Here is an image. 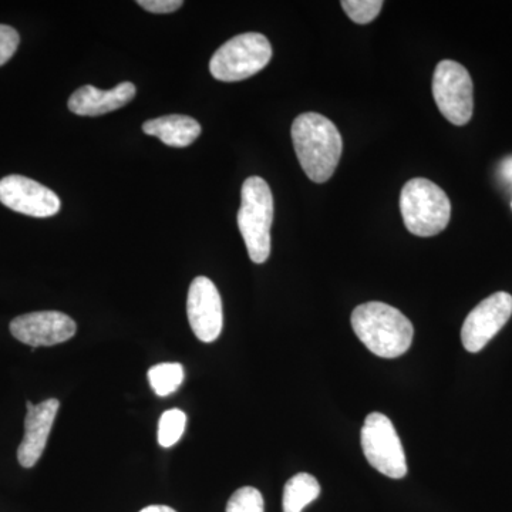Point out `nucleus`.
Returning a JSON list of instances; mask_svg holds the SVG:
<instances>
[{
    "label": "nucleus",
    "mask_w": 512,
    "mask_h": 512,
    "mask_svg": "<svg viewBox=\"0 0 512 512\" xmlns=\"http://www.w3.org/2000/svg\"><path fill=\"white\" fill-rule=\"evenodd\" d=\"M292 141L296 157L313 183L330 180L343 151L338 127L322 114H301L293 121Z\"/></svg>",
    "instance_id": "obj_1"
},
{
    "label": "nucleus",
    "mask_w": 512,
    "mask_h": 512,
    "mask_svg": "<svg viewBox=\"0 0 512 512\" xmlns=\"http://www.w3.org/2000/svg\"><path fill=\"white\" fill-rule=\"evenodd\" d=\"M350 320L360 342L383 359H396L412 346V322L387 303H363L353 311Z\"/></svg>",
    "instance_id": "obj_2"
},
{
    "label": "nucleus",
    "mask_w": 512,
    "mask_h": 512,
    "mask_svg": "<svg viewBox=\"0 0 512 512\" xmlns=\"http://www.w3.org/2000/svg\"><path fill=\"white\" fill-rule=\"evenodd\" d=\"M274 222V197L261 177H249L242 185L238 228L255 264H264L271 255V228Z\"/></svg>",
    "instance_id": "obj_3"
},
{
    "label": "nucleus",
    "mask_w": 512,
    "mask_h": 512,
    "mask_svg": "<svg viewBox=\"0 0 512 512\" xmlns=\"http://www.w3.org/2000/svg\"><path fill=\"white\" fill-rule=\"evenodd\" d=\"M400 210L410 234L429 238L447 228L451 204L446 192L426 178H413L404 185Z\"/></svg>",
    "instance_id": "obj_4"
},
{
    "label": "nucleus",
    "mask_w": 512,
    "mask_h": 512,
    "mask_svg": "<svg viewBox=\"0 0 512 512\" xmlns=\"http://www.w3.org/2000/svg\"><path fill=\"white\" fill-rule=\"evenodd\" d=\"M272 46L261 33H242L232 37L214 53L210 72L220 82L248 79L271 62Z\"/></svg>",
    "instance_id": "obj_5"
},
{
    "label": "nucleus",
    "mask_w": 512,
    "mask_h": 512,
    "mask_svg": "<svg viewBox=\"0 0 512 512\" xmlns=\"http://www.w3.org/2000/svg\"><path fill=\"white\" fill-rule=\"evenodd\" d=\"M360 439L370 466L393 480L406 477V454L389 417L382 413H370L363 424Z\"/></svg>",
    "instance_id": "obj_6"
},
{
    "label": "nucleus",
    "mask_w": 512,
    "mask_h": 512,
    "mask_svg": "<svg viewBox=\"0 0 512 512\" xmlns=\"http://www.w3.org/2000/svg\"><path fill=\"white\" fill-rule=\"evenodd\" d=\"M433 97L440 113L454 126H466L473 117L474 86L466 67L453 60L437 64Z\"/></svg>",
    "instance_id": "obj_7"
},
{
    "label": "nucleus",
    "mask_w": 512,
    "mask_h": 512,
    "mask_svg": "<svg viewBox=\"0 0 512 512\" xmlns=\"http://www.w3.org/2000/svg\"><path fill=\"white\" fill-rule=\"evenodd\" d=\"M512 315V296L497 292L488 296L468 313L461 329V342L470 353L481 352L487 343L504 328Z\"/></svg>",
    "instance_id": "obj_8"
},
{
    "label": "nucleus",
    "mask_w": 512,
    "mask_h": 512,
    "mask_svg": "<svg viewBox=\"0 0 512 512\" xmlns=\"http://www.w3.org/2000/svg\"><path fill=\"white\" fill-rule=\"evenodd\" d=\"M0 202L9 210L35 218L53 217L62 205L56 192L23 175L0 180Z\"/></svg>",
    "instance_id": "obj_9"
},
{
    "label": "nucleus",
    "mask_w": 512,
    "mask_h": 512,
    "mask_svg": "<svg viewBox=\"0 0 512 512\" xmlns=\"http://www.w3.org/2000/svg\"><path fill=\"white\" fill-rule=\"evenodd\" d=\"M187 315L192 332L201 342L211 343L220 338L224 313L220 292L211 279L198 276L192 281L188 291Z\"/></svg>",
    "instance_id": "obj_10"
},
{
    "label": "nucleus",
    "mask_w": 512,
    "mask_h": 512,
    "mask_svg": "<svg viewBox=\"0 0 512 512\" xmlns=\"http://www.w3.org/2000/svg\"><path fill=\"white\" fill-rule=\"evenodd\" d=\"M76 330L70 316L55 311L26 313L10 322L13 338L32 348L60 345L72 339Z\"/></svg>",
    "instance_id": "obj_11"
},
{
    "label": "nucleus",
    "mask_w": 512,
    "mask_h": 512,
    "mask_svg": "<svg viewBox=\"0 0 512 512\" xmlns=\"http://www.w3.org/2000/svg\"><path fill=\"white\" fill-rule=\"evenodd\" d=\"M26 407L25 436L18 448V460L20 466L32 468L45 451L60 403L57 399H47L40 404L28 402Z\"/></svg>",
    "instance_id": "obj_12"
},
{
    "label": "nucleus",
    "mask_w": 512,
    "mask_h": 512,
    "mask_svg": "<svg viewBox=\"0 0 512 512\" xmlns=\"http://www.w3.org/2000/svg\"><path fill=\"white\" fill-rule=\"evenodd\" d=\"M133 83L124 82L111 90H100L94 86H83L69 99V109L77 116L97 117L126 106L136 97Z\"/></svg>",
    "instance_id": "obj_13"
},
{
    "label": "nucleus",
    "mask_w": 512,
    "mask_h": 512,
    "mask_svg": "<svg viewBox=\"0 0 512 512\" xmlns=\"http://www.w3.org/2000/svg\"><path fill=\"white\" fill-rule=\"evenodd\" d=\"M143 131L163 141L165 146L181 148L191 146L200 137L201 126L192 117L170 114L146 121Z\"/></svg>",
    "instance_id": "obj_14"
},
{
    "label": "nucleus",
    "mask_w": 512,
    "mask_h": 512,
    "mask_svg": "<svg viewBox=\"0 0 512 512\" xmlns=\"http://www.w3.org/2000/svg\"><path fill=\"white\" fill-rule=\"evenodd\" d=\"M320 495L318 480L311 474L301 473L292 477L284 488V512H302Z\"/></svg>",
    "instance_id": "obj_15"
},
{
    "label": "nucleus",
    "mask_w": 512,
    "mask_h": 512,
    "mask_svg": "<svg viewBox=\"0 0 512 512\" xmlns=\"http://www.w3.org/2000/svg\"><path fill=\"white\" fill-rule=\"evenodd\" d=\"M148 380L158 396H168L184 382V367L180 363H160L148 370Z\"/></svg>",
    "instance_id": "obj_16"
},
{
    "label": "nucleus",
    "mask_w": 512,
    "mask_h": 512,
    "mask_svg": "<svg viewBox=\"0 0 512 512\" xmlns=\"http://www.w3.org/2000/svg\"><path fill=\"white\" fill-rule=\"evenodd\" d=\"M187 416L183 410L173 409L165 412L158 423V443L161 447L170 448L183 437Z\"/></svg>",
    "instance_id": "obj_17"
},
{
    "label": "nucleus",
    "mask_w": 512,
    "mask_h": 512,
    "mask_svg": "<svg viewBox=\"0 0 512 512\" xmlns=\"http://www.w3.org/2000/svg\"><path fill=\"white\" fill-rule=\"evenodd\" d=\"M382 0H343L342 8L357 25L373 22L382 10Z\"/></svg>",
    "instance_id": "obj_18"
},
{
    "label": "nucleus",
    "mask_w": 512,
    "mask_h": 512,
    "mask_svg": "<svg viewBox=\"0 0 512 512\" xmlns=\"http://www.w3.org/2000/svg\"><path fill=\"white\" fill-rule=\"evenodd\" d=\"M227 512H264V497L254 487L239 488L229 500Z\"/></svg>",
    "instance_id": "obj_19"
},
{
    "label": "nucleus",
    "mask_w": 512,
    "mask_h": 512,
    "mask_svg": "<svg viewBox=\"0 0 512 512\" xmlns=\"http://www.w3.org/2000/svg\"><path fill=\"white\" fill-rule=\"evenodd\" d=\"M20 43L19 33L10 26L0 25V66L15 55Z\"/></svg>",
    "instance_id": "obj_20"
},
{
    "label": "nucleus",
    "mask_w": 512,
    "mask_h": 512,
    "mask_svg": "<svg viewBox=\"0 0 512 512\" xmlns=\"http://www.w3.org/2000/svg\"><path fill=\"white\" fill-rule=\"evenodd\" d=\"M137 5L148 12L165 15V13H173L180 9L184 2L183 0H138Z\"/></svg>",
    "instance_id": "obj_21"
},
{
    "label": "nucleus",
    "mask_w": 512,
    "mask_h": 512,
    "mask_svg": "<svg viewBox=\"0 0 512 512\" xmlns=\"http://www.w3.org/2000/svg\"><path fill=\"white\" fill-rule=\"evenodd\" d=\"M501 174H503L505 180L512 183V157L507 158V160H504V163L501 164Z\"/></svg>",
    "instance_id": "obj_22"
},
{
    "label": "nucleus",
    "mask_w": 512,
    "mask_h": 512,
    "mask_svg": "<svg viewBox=\"0 0 512 512\" xmlns=\"http://www.w3.org/2000/svg\"><path fill=\"white\" fill-rule=\"evenodd\" d=\"M140 512H177L173 508L165 507V505H150Z\"/></svg>",
    "instance_id": "obj_23"
}]
</instances>
